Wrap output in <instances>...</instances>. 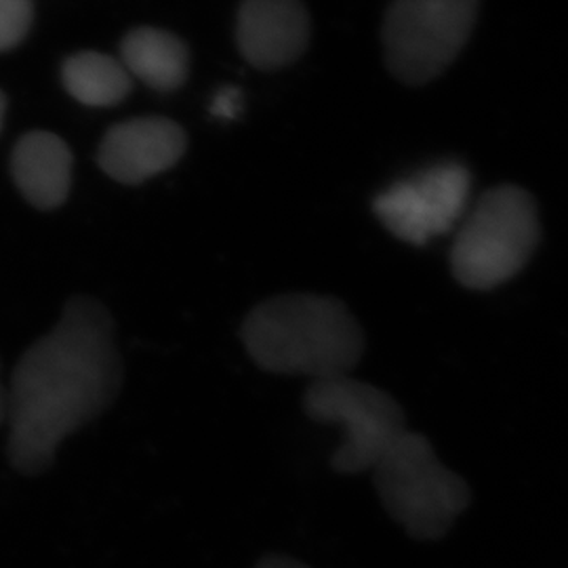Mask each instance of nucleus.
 <instances>
[{
	"label": "nucleus",
	"mask_w": 568,
	"mask_h": 568,
	"mask_svg": "<svg viewBox=\"0 0 568 568\" xmlns=\"http://www.w3.org/2000/svg\"><path fill=\"white\" fill-rule=\"evenodd\" d=\"M4 112H7V100H4V95L0 93V129H2V121H4Z\"/></svg>",
	"instance_id": "nucleus-17"
},
{
	"label": "nucleus",
	"mask_w": 568,
	"mask_h": 568,
	"mask_svg": "<svg viewBox=\"0 0 568 568\" xmlns=\"http://www.w3.org/2000/svg\"><path fill=\"white\" fill-rule=\"evenodd\" d=\"M239 49L255 68L274 70L297 60L310 41L300 0H244L236 23Z\"/></svg>",
	"instance_id": "nucleus-8"
},
{
	"label": "nucleus",
	"mask_w": 568,
	"mask_h": 568,
	"mask_svg": "<svg viewBox=\"0 0 568 568\" xmlns=\"http://www.w3.org/2000/svg\"><path fill=\"white\" fill-rule=\"evenodd\" d=\"M185 135L166 119L122 122L103 138L100 164L122 183H140L166 171L182 159Z\"/></svg>",
	"instance_id": "nucleus-9"
},
{
	"label": "nucleus",
	"mask_w": 568,
	"mask_h": 568,
	"mask_svg": "<svg viewBox=\"0 0 568 568\" xmlns=\"http://www.w3.org/2000/svg\"><path fill=\"white\" fill-rule=\"evenodd\" d=\"M371 471L389 518L419 541L443 539L471 499L466 480L419 432L406 429Z\"/></svg>",
	"instance_id": "nucleus-4"
},
{
	"label": "nucleus",
	"mask_w": 568,
	"mask_h": 568,
	"mask_svg": "<svg viewBox=\"0 0 568 568\" xmlns=\"http://www.w3.org/2000/svg\"><path fill=\"white\" fill-rule=\"evenodd\" d=\"M304 410L310 419L342 429L344 438L331 455V466L347 476L371 471L406 432L398 400L352 375L310 382Z\"/></svg>",
	"instance_id": "nucleus-5"
},
{
	"label": "nucleus",
	"mask_w": 568,
	"mask_h": 568,
	"mask_svg": "<svg viewBox=\"0 0 568 568\" xmlns=\"http://www.w3.org/2000/svg\"><path fill=\"white\" fill-rule=\"evenodd\" d=\"M241 335L260 368L312 382L349 375L365 354L363 326L347 305L314 293H288L255 305Z\"/></svg>",
	"instance_id": "nucleus-2"
},
{
	"label": "nucleus",
	"mask_w": 568,
	"mask_h": 568,
	"mask_svg": "<svg viewBox=\"0 0 568 568\" xmlns=\"http://www.w3.org/2000/svg\"><path fill=\"white\" fill-rule=\"evenodd\" d=\"M121 386L110 312L93 297H72L55 328L30 345L13 368L4 417L11 466L26 476L47 471L61 443L98 419Z\"/></svg>",
	"instance_id": "nucleus-1"
},
{
	"label": "nucleus",
	"mask_w": 568,
	"mask_h": 568,
	"mask_svg": "<svg viewBox=\"0 0 568 568\" xmlns=\"http://www.w3.org/2000/svg\"><path fill=\"white\" fill-rule=\"evenodd\" d=\"M480 0H394L384 23L386 60L406 84L440 77L476 26Z\"/></svg>",
	"instance_id": "nucleus-6"
},
{
	"label": "nucleus",
	"mask_w": 568,
	"mask_h": 568,
	"mask_svg": "<svg viewBox=\"0 0 568 568\" xmlns=\"http://www.w3.org/2000/svg\"><path fill=\"white\" fill-rule=\"evenodd\" d=\"M541 236L537 204L518 185H499L467 206L450 248L457 283L488 291L520 274Z\"/></svg>",
	"instance_id": "nucleus-3"
},
{
	"label": "nucleus",
	"mask_w": 568,
	"mask_h": 568,
	"mask_svg": "<svg viewBox=\"0 0 568 568\" xmlns=\"http://www.w3.org/2000/svg\"><path fill=\"white\" fill-rule=\"evenodd\" d=\"M239 108H241V95H239L234 89H227L224 93H220V95L215 98V103H213V112H215L217 116H222V119L236 116Z\"/></svg>",
	"instance_id": "nucleus-14"
},
{
	"label": "nucleus",
	"mask_w": 568,
	"mask_h": 568,
	"mask_svg": "<svg viewBox=\"0 0 568 568\" xmlns=\"http://www.w3.org/2000/svg\"><path fill=\"white\" fill-rule=\"evenodd\" d=\"M255 568H310L304 562H300V560H295V558H291V556H283V554H270V556H265L262 558L260 562H257V567Z\"/></svg>",
	"instance_id": "nucleus-15"
},
{
	"label": "nucleus",
	"mask_w": 568,
	"mask_h": 568,
	"mask_svg": "<svg viewBox=\"0 0 568 568\" xmlns=\"http://www.w3.org/2000/svg\"><path fill=\"white\" fill-rule=\"evenodd\" d=\"M63 84L72 98L87 105H114L131 91V79L121 61L103 53H79L63 63Z\"/></svg>",
	"instance_id": "nucleus-12"
},
{
	"label": "nucleus",
	"mask_w": 568,
	"mask_h": 568,
	"mask_svg": "<svg viewBox=\"0 0 568 568\" xmlns=\"http://www.w3.org/2000/svg\"><path fill=\"white\" fill-rule=\"evenodd\" d=\"M4 417H7V392L0 386V424L4 422Z\"/></svg>",
	"instance_id": "nucleus-16"
},
{
	"label": "nucleus",
	"mask_w": 568,
	"mask_h": 568,
	"mask_svg": "<svg viewBox=\"0 0 568 568\" xmlns=\"http://www.w3.org/2000/svg\"><path fill=\"white\" fill-rule=\"evenodd\" d=\"M32 21V0H0V51L23 41Z\"/></svg>",
	"instance_id": "nucleus-13"
},
{
	"label": "nucleus",
	"mask_w": 568,
	"mask_h": 568,
	"mask_svg": "<svg viewBox=\"0 0 568 568\" xmlns=\"http://www.w3.org/2000/svg\"><path fill=\"white\" fill-rule=\"evenodd\" d=\"M122 65L156 91L178 89L187 74V49L159 28L133 30L122 41Z\"/></svg>",
	"instance_id": "nucleus-11"
},
{
	"label": "nucleus",
	"mask_w": 568,
	"mask_h": 568,
	"mask_svg": "<svg viewBox=\"0 0 568 568\" xmlns=\"http://www.w3.org/2000/svg\"><path fill=\"white\" fill-rule=\"evenodd\" d=\"M21 194L39 209L60 206L72 183V154L65 142L47 131L23 135L11 159Z\"/></svg>",
	"instance_id": "nucleus-10"
},
{
	"label": "nucleus",
	"mask_w": 568,
	"mask_h": 568,
	"mask_svg": "<svg viewBox=\"0 0 568 568\" xmlns=\"http://www.w3.org/2000/svg\"><path fill=\"white\" fill-rule=\"evenodd\" d=\"M471 175L457 161L434 164L375 196L373 211L405 243L424 246L457 230L466 215Z\"/></svg>",
	"instance_id": "nucleus-7"
}]
</instances>
